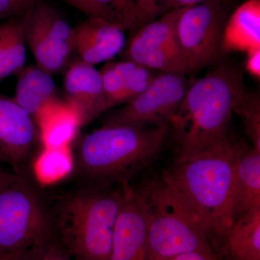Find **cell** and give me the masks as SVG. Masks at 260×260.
<instances>
[{
    "label": "cell",
    "mask_w": 260,
    "mask_h": 260,
    "mask_svg": "<svg viewBox=\"0 0 260 260\" xmlns=\"http://www.w3.org/2000/svg\"><path fill=\"white\" fill-rule=\"evenodd\" d=\"M235 142L229 138L180 155L164 171L162 181L186 205L212 249L218 251L234 223Z\"/></svg>",
    "instance_id": "cell-1"
},
{
    "label": "cell",
    "mask_w": 260,
    "mask_h": 260,
    "mask_svg": "<svg viewBox=\"0 0 260 260\" xmlns=\"http://www.w3.org/2000/svg\"><path fill=\"white\" fill-rule=\"evenodd\" d=\"M242 70L218 65L186 90L170 121L180 155L201 151L229 138L234 109L246 93Z\"/></svg>",
    "instance_id": "cell-2"
},
{
    "label": "cell",
    "mask_w": 260,
    "mask_h": 260,
    "mask_svg": "<svg viewBox=\"0 0 260 260\" xmlns=\"http://www.w3.org/2000/svg\"><path fill=\"white\" fill-rule=\"evenodd\" d=\"M169 130L170 124L104 125L81 140L74 168L89 185H125L158 156Z\"/></svg>",
    "instance_id": "cell-3"
},
{
    "label": "cell",
    "mask_w": 260,
    "mask_h": 260,
    "mask_svg": "<svg viewBox=\"0 0 260 260\" xmlns=\"http://www.w3.org/2000/svg\"><path fill=\"white\" fill-rule=\"evenodd\" d=\"M124 189V185L114 189L88 184L61 200L55 225L59 243L73 259H110Z\"/></svg>",
    "instance_id": "cell-4"
},
{
    "label": "cell",
    "mask_w": 260,
    "mask_h": 260,
    "mask_svg": "<svg viewBox=\"0 0 260 260\" xmlns=\"http://www.w3.org/2000/svg\"><path fill=\"white\" fill-rule=\"evenodd\" d=\"M141 190L150 210L147 260H173L192 251L216 254L190 210L161 179Z\"/></svg>",
    "instance_id": "cell-5"
},
{
    "label": "cell",
    "mask_w": 260,
    "mask_h": 260,
    "mask_svg": "<svg viewBox=\"0 0 260 260\" xmlns=\"http://www.w3.org/2000/svg\"><path fill=\"white\" fill-rule=\"evenodd\" d=\"M54 237L42 201L20 174L0 184V258H18Z\"/></svg>",
    "instance_id": "cell-6"
},
{
    "label": "cell",
    "mask_w": 260,
    "mask_h": 260,
    "mask_svg": "<svg viewBox=\"0 0 260 260\" xmlns=\"http://www.w3.org/2000/svg\"><path fill=\"white\" fill-rule=\"evenodd\" d=\"M226 20L221 0H208L181 12L176 25V41L191 73L216 61L223 54Z\"/></svg>",
    "instance_id": "cell-7"
},
{
    "label": "cell",
    "mask_w": 260,
    "mask_h": 260,
    "mask_svg": "<svg viewBox=\"0 0 260 260\" xmlns=\"http://www.w3.org/2000/svg\"><path fill=\"white\" fill-rule=\"evenodd\" d=\"M22 22L37 66L51 75L61 71L75 51V28L57 10L42 3H36Z\"/></svg>",
    "instance_id": "cell-8"
},
{
    "label": "cell",
    "mask_w": 260,
    "mask_h": 260,
    "mask_svg": "<svg viewBox=\"0 0 260 260\" xmlns=\"http://www.w3.org/2000/svg\"><path fill=\"white\" fill-rule=\"evenodd\" d=\"M189 85L186 75L181 73L156 75L144 91L111 114L104 125L170 124Z\"/></svg>",
    "instance_id": "cell-9"
},
{
    "label": "cell",
    "mask_w": 260,
    "mask_h": 260,
    "mask_svg": "<svg viewBox=\"0 0 260 260\" xmlns=\"http://www.w3.org/2000/svg\"><path fill=\"white\" fill-rule=\"evenodd\" d=\"M184 9L168 12L135 32L124 52V59L161 73H191L176 41V25Z\"/></svg>",
    "instance_id": "cell-10"
},
{
    "label": "cell",
    "mask_w": 260,
    "mask_h": 260,
    "mask_svg": "<svg viewBox=\"0 0 260 260\" xmlns=\"http://www.w3.org/2000/svg\"><path fill=\"white\" fill-rule=\"evenodd\" d=\"M150 210L143 191L124 185L109 260H147Z\"/></svg>",
    "instance_id": "cell-11"
},
{
    "label": "cell",
    "mask_w": 260,
    "mask_h": 260,
    "mask_svg": "<svg viewBox=\"0 0 260 260\" xmlns=\"http://www.w3.org/2000/svg\"><path fill=\"white\" fill-rule=\"evenodd\" d=\"M39 140V129L34 118L13 98L0 94V161L20 174Z\"/></svg>",
    "instance_id": "cell-12"
},
{
    "label": "cell",
    "mask_w": 260,
    "mask_h": 260,
    "mask_svg": "<svg viewBox=\"0 0 260 260\" xmlns=\"http://www.w3.org/2000/svg\"><path fill=\"white\" fill-rule=\"evenodd\" d=\"M125 30L119 24L88 18L75 28V51L93 66L110 60L125 47Z\"/></svg>",
    "instance_id": "cell-13"
},
{
    "label": "cell",
    "mask_w": 260,
    "mask_h": 260,
    "mask_svg": "<svg viewBox=\"0 0 260 260\" xmlns=\"http://www.w3.org/2000/svg\"><path fill=\"white\" fill-rule=\"evenodd\" d=\"M64 86L68 99L79 109L82 126L90 124L109 109L102 75L93 65L80 59L73 61L65 74Z\"/></svg>",
    "instance_id": "cell-14"
},
{
    "label": "cell",
    "mask_w": 260,
    "mask_h": 260,
    "mask_svg": "<svg viewBox=\"0 0 260 260\" xmlns=\"http://www.w3.org/2000/svg\"><path fill=\"white\" fill-rule=\"evenodd\" d=\"M34 119L44 148L70 146L83 126L79 109L74 103L56 96L44 104Z\"/></svg>",
    "instance_id": "cell-15"
},
{
    "label": "cell",
    "mask_w": 260,
    "mask_h": 260,
    "mask_svg": "<svg viewBox=\"0 0 260 260\" xmlns=\"http://www.w3.org/2000/svg\"><path fill=\"white\" fill-rule=\"evenodd\" d=\"M99 71L109 109L138 96L156 75L154 70L125 59L107 63Z\"/></svg>",
    "instance_id": "cell-16"
},
{
    "label": "cell",
    "mask_w": 260,
    "mask_h": 260,
    "mask_svg": "<svg viewBox=\"0 0 260 260\" xmlns=\"http://www.w3.org/2000/svg\"><path fill=\"white\" fill-rule=\"evenodd\" d=\"M256 210H260V152L235 142L234 221Z\"/></svg>",
    "instance_id": "cell-17"
},
{
    "label": "cell",
    "mask_w": 260,
    "mask_h": 260,
    "mask_svg": "<svg viewBox=\"0 0 260 260\" xmlns=\"http://www.w3.org/2000/svg\"><path fill=\"white\" fill-rule=\"evenodd\" d=\"M260 48V0H247L225 22L223 53Z\"/></svg>",
    "instance_id": "cell-18"
},
{
    "label": "cell",
    "mask_w": 260,
    "mask_h": 260,
    "mask_svg": "<svg viewBox=\"0 0 260 260\" xmlns=\"http://www.w3.org/2000/svg\"><path fill=\"white\" fill-rule=\"evenodd\" d=\"M217 251L225 260H260V210L237 219Z\"/></svg>",
    "instance_id": "cell-19"
},
{
    "label": "cell",
    "mask_w": 260,
    "mask_h": 260,
    "mask_svg": "<svg viewBox=\"0 0 260 260\" xmlns=\"http://www.w3.org/2000/svg\"><path fill=\"white\" fill-rule=\"evenodd\" d=\"M18 74L13 98L32 118L44 105L56 97V84L49 74L36 65L24 68Z\"/></svg>",
    "instance_id": "cell-20"
},
{
    "label": "cell",
    "mask_w": 260,
    "mask_h": 260,
    "mask_svg": "<svg viewBox=\"0 0 260 260\" xmlns=\"http://www.w3.org/2000/svg\"><path fill=\"white\" fill-rule=\"evenodd\" d=\"M74 169V156L70 146L44 148L34 164L37 180L44 185H49L64 179Z\"/></svg>",
    "instance_id": "cell-21"
},
{
    "label": "cell",
    "mask_w": 260,
    "mask_h": 260,
    "mask_svg": "<svg viewBox=\"0 0 260 260\" xmlns=\"http://www.w3.org/2000/svg\"><path fill=\"white\" fill-rule=\"evenodd\" d=\"M26 62V43L22 18L7 20V36L0 62V83L10 75L18 74Z\"/></svg>",
    "instance_id": "cell-22"
},
{
    "label": "cell",
    "mask_w": 260,
    "mask_h": 260,
    "mask_svg": "<svg viewBox=\"0 0 260 260\" xmlns=\"http://www.w3.org/2000/svg\"><path fill=\"white\" fill-rule=\"evenodd\" d=\"M82 13L119 24L125 30H136L135 0H83Z\"/></svg>",
    "instance_id": "cell-23"
},
{
    "label": "cell",
    "mask_w": 260,
    "mask_h": 260,
    "mask_svg": "<svg viewBox=\"0 0 260 260\" xmlns=\"http://www.w3.org/2000/svg\"><path fill=\"white\" fill-rule=\"evenodd\" d=\"M242 119L252 147L260 152V99L256 94L245 93L234 109Z\"/></svg>",
    "instance_id": "cell-24"
},
{
    "label": "cell",
    "mask_w": 260,
    "mask_h": 260,
    "mask_svg": "<svg viewBox=\"0 0 260 260\" xmlns=\"http://www.w3.org/2000/svg\"><path fill=\"white\" fill-rule=\"evenodd\" d=\"M19 260H74L54 237L32 247L19 257Z\"/></svg>",
    "instance_id": "cell-25"
},
{
    "label": "cell",
    "mask_w": 260,
    "mask_h": 260,
    "mask_svg": "<svg viewBox=\"0 0 260 260\" xmlns=\"http://www.w3.org/2000/svg\"><path fill=\"white\" fill-rule=\"evenodd\" d=\"M37 0H0V20L22 18Z\"/></svg>",
    "instance_id": "cell-26"
},
{
    "label": "cell",
    "mask_w": 260,
    "mask_h": 260,
    "mask_svg": "<svg viewBox=\"0 0 260 260\" xmlns=\"http://www.w3.org/2000/svg\"><path fill=\"white\" fill-rule=\"evenodd\" d=\"M159 0H135L136 30L148 22L158 18L157 5Z\"/></svg>",
    "instance_id": "cell-27"
},
{
    "label": "cell",
    "mask_w": 260,
    "mask_h": 260,
    "mask_svg": "<svg viewBox=\"0 0 260 260\" xmlns=\"http://www.w3.org/2000/svg\"><path fill=\"white\" fill-rule=\"evenodd\" d=\"M207 1L208 0H159L157 5V15L158 18L172 10L190 8Z\"/></svg>",
    "instance_id": "cell-28"
},
{
    "label": "cell",
    "mask_w": 260,
    "mask_h": 260,
    "mask_svg": "<svg viewBox=\"0 0 260 260\" xmlns=\"http://www.w3.org/2000/svg\"><path fill=\"white\" fill-rule=\"evenodd\" d=\"M246 53L245 68L251 76L259 80L260 78V48L251 49Z\"/></svg>",
    "instance_id": "cell-29"
},
{
    "label": "cell",
    "mask_w": 260,
    "mask_h": 260,
    "mask_svg": "<svg viewBox=\"0 0 260 260\" xmlns=\"http://www.w3.org/2000/svg\"><path fill=\"white\" fill-rule=\"evenodd\" d=\"M173 260H218L217 254L192 251L177 256Z\"/></svg>",
    "instance_id": "cell-30"
},
{
    "label": "cell",
    "mask_w": 260,
    "mask_h": 260,
    "mask_svg": "<svg viewBox=\"0 0 260 260\" xmlns=\"http://www.w3.org/2000/svg\"><path fill=\"white\" fill-rule=\"evenodd\" d=\"M7 36V21L0 23V62L3 59Z\"/></svg>",
    "instance_id": "cell-31"
},
{
    "label": "cell",
    "mask_w": 260,
    "mask_h": 260,
    "mask_svg": "<svg viewBox=\"0 0 260 260\" xmlns=\"http://www.w3.org/2000/svg\"><path fill=\"white\" fill-rule=\"evenodd\" d=\"M68 4L81 11L83 8V0H64Z\"/></svg>",
    "instance_id": "cell-32"
},
{
    "label": "cell",
    "mask_w": 260,
    "mask_h": 260,
    "mask_svg": "<svg viewBox=\"0 0 260 260\" xmlns=\"http://www.w3.org/2000/svg\"><path fill=\"white\" fill-rule=\"evenodd\" d=\"M8 174L5 173L4 171L1 169V167H0V184H1V183L5 180V178L8 177Z\"/></svg>",
    "instance_id": "cell-33"
},
{
    "label": "cell",
    "mask_w": 260,
    "mask_h": 260,
    "mask_svg": "<svg viewBox=\"0 0 260 260\" xmlns=\"http://www.w3.org/2000/svg\"><path fill=\"white\" fill-rule=\"evenodd\" d=\"M19 258H0V260H18Z\"/></svg>",
    "instance_id": "cell-34"
},
{
    "label": "cell",
    "mask_w": 260,
    "mask_h": 260,
    "mask_svg": "<svg viewBox=\"0 0 260 260\" xmlns=\"http://www.w3.org/2000/svg\"><path fill=\"white\" fill-rule=\"evenodd\" d=\"M221 1L223 2V3H226L229 0H221Z\"/></svg>",
    "instance_id": "cell-35"
}]
</instances>
